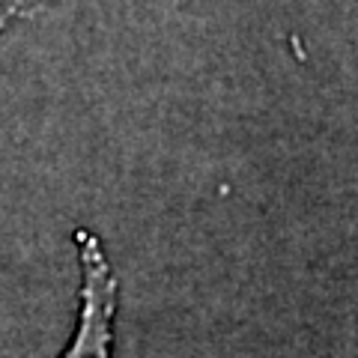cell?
<instances>
[{
  "mask_svg": "<svg viewBox=\"0 0 358 358\" xmlns=\"http://www.w3.org/2000/svg\"><path fill=\"white\" fill-rule=\"evenodd\" d=\"M78 254V313L72 334L57 358H114L120 281L105 242L93 230H75Z\"/></svg>",
  "mask_w": 358,
  "mask_h": 358,
  "instance_id": "1",
  "label": "cell"
},
{
  "mask_svg": "<svg viewBox=\"0 0 358 358\" xmlns=\"http://www.w3.org/2000/svg\"><path fill=\"white\" fill-rule=\"evenodd\" d=\"M42 6H48V0H0V30L21 18L36 15Z\"/></svg>",
  "mask_w": 358,
  "mask_h": 358,
  "instance_id": "2",
  "label": "cell"
}]
</instances>
